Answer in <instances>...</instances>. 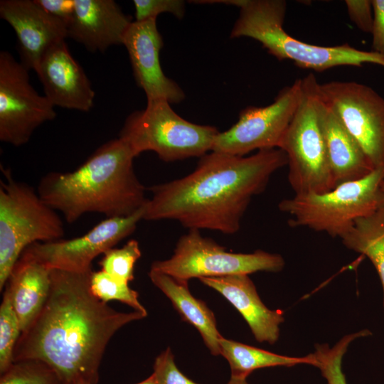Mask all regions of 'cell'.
<instances>
[{
	"mask_svg": "<svg viewBox=\"0 0 384 384\" xmlns=\"http://www.w3.org/2000/svg\"><path fill=\"white\" fill-rule=\"evenodd\" d=\"M284 267V260L279 254L261 250L252 253L228 252L213 240L202 236L200 230H189L179 238L172 256L153 262L150 270L188 282L193 278L278 272Z\"/></svg>",
	"mask_w": 384,
	"mask_h": 384,
	"instance_id": "cell-9",
	"label": "cell"
},
{
	"mask_svg": "<svg viewBox=\"0 0 384 384\" xmlns=\"http://www.w3.org/2000/svg\"><path fill=\"white\" fill-rule=\"evenodd\" d=\"M0 181V290L23 251L36 242L60 240L63 223L34 188L1 167Z\"/></svg>",
	"mask_w": 384,
	"mask_h": 384,
	"instance_id": "cell-6",
	"label": "cell"
},
{
	"mask_svg": "<svg viewBox=\"0 0 384 384\" xmlns=\"http://www.w3.org/2000/svg\"><path fill=\"white\" fill-rule=\"evenodd\" d=\"M319 84L313 73L302 78L298 106L277 147L287 155L288 181L295 195L324 193L334 188L322 124Z\"/></svg>",
	"mask_w": 384,
	"mask_h": 384,
	"instance_id": "cell-5",
	"label": "cell"
},
{
	"mask_svg": "<svg viewBox=\"0 0 384 384\" xmlns=\"http://www.w3.org/2000/svg\"><path fill=\"white\" fill-rule=\"evenodd\" d=\"M152 374L155 384H198L189 379L178 368L169 347L155 358Z\"/></svg>",
	"mask_w": 384,
	"mask_h": 384,
	"instance_id": "cell-29",
	"label": "cell"
},
{
	"mask_svg": "<svg viewBox=\"0 0 384 384\" xmlns=\"http://www.w3.org/2000/svg\"><path fill=\"white\" fill-rule=\"evenodd\" d=\"M218 130L188 122L163 100L147 101L144 110L132 112L124 121L119 138L136 157L147 151L166 162L202 157L212 151Z\"/></svg>",
	"mask_w": 384,
	"mask_h": 384,
	"instance_id": "cell-8",
	"label": "cell"
},
{
	"mask_svg": "<svg viewBox=\"0 0 384 384\" xmlns=\"http://www.w3.org/2000/svg\"><path fill=\"white\" fill-rule=\"evenodd\" d=\"M48 14L63 22L67 27L74 12V0H36Z\"/></svg>",
	"mask_w": 384,
	"mask_h": 384,
	"instance_id": "cell-33",
	"label": "cell"
},
{
	"mask_svg": "<svg viewBox=\"0 0 384 384\" xmlns=\"http://www.w3.org/2000/svg\"><path fill=\"white\" fill-rule=\"evenodd\" d=\"M135 157L122 139L109 140L73 171L45 175L37 192L69 223L87 213L107 218L132 215L148 201L134 171Z\"/></svg>",
	"mask_w": 384,
	"mask_h": 384,
	"instance_id": "cell-3",
	"label": "cell"
},
{
	"mask_svg": "<svg viewBox=\"0 0 384 384\" xmlns=\"http://www.w3.org/2000/svg\"><path fill=\"white\" fill-rule=\"evenodd\" d=\"M199 280L219 292L238 311L258 342L273 344L277 341L279 326L284 321V313L271 310L263 304L247 274L203 277Z\"/></svg>",
	"mask_w": 384,
	"mask_h": 384,
	"instance_id": "cell-18",
	"label": "cell"
},
{
	"mask_svg": "<svg viewBox=\"0 0 384 384\" xmlns=\"http://www.w3.org/2000/svg\"><path fill=\"white\" fill-rule=\"evenodd\" d=\"M75 7L68 26V38L87 50L105 52L123 43L132 23L113 0H74Z\"/></svg>",
	"mask_w": 384,
	"mask_h": 384,
	"instance_id": "cell-17",
	"label": "cell"
},
{
	"mask_svg": "<svg viewBox=\"0 0 384 384\" xmlns=\"http://www.w3.org/2000/svg\"><path fill=\"white\" fill-rule=\"evenodd\" d=\"M135 21L156 18L159 14L169 12L181 18L185 13V2L181 0H134Z\"/></svg>",
	"mask_w": 384,
	"mask_h": 384,
	"instance_id": "cell-30",
	"label": "cell"
},
{
	"mask_svg": "<svg viewBox=\"0 0 384 384\" xmlns=\"http://www.w3.org/2000/svg\"><path fill=\"white\" fill-rule=\"evenodd\" d=\"M28 70L8 51L0 53V140L26 144L40 125L55 118L54 106L29 82Z\"/></svg>",
	"mask_w": 384,
	"mask_h": 384,
	"instance_id": "cell-10",
	"label": "cell"
},
{
	"mask_svg": "<svg viewBox=\"0 0 384 384\" xmlns=\"http://www.w3.org/2000/svg\"><path fill=\"white\" fill-rule=\"evenodd\" d=\"M240 8L231 38L248 37L259 41L279 60H290L305 69L322 72L343 65L374 63L384 67V55L344 43L320 46L299 41L283 28L287 3L283 0H230Z\"/></svg>",
	"mask_w": 384,
	"mask_h": 384,
	"instance_id": "cell-4",
	"label": "cell"
},
{
	"mask_svg": "<svg viewBox=\"0 0 384 384\" xmlns=\"http://www.w3.org/2000/svg\"><path fill=\"white\" fill-rule=\"evenodd\" d=\"M134 78L147 101L163 100L178 103L185 98L181 88L166 77L161 69L159 52L163 47L156 18L132 21L124 37Z\"/></svg>",
	"mask_w": 384,
	"mask_h": 384,
	"instance_id": "cell-14",
	"label": "cell"
},
{
	"mask_svg": "<svg viewBox=\"0 0 384 384\" xmlns=\"http://www.w3.org/2000/svg\"><path fill=\"white\" fill-rule=\"evenodd\" d=\"M345 4L348 16L356 26L363 32L371 33L373 23L372 1L346 0Z\"/></svg>",
	"mask_w": 384,
	"mask_h": 384,
	"instance_id": "cell-31",
	"label": "cell"
},
{
	"mask_svg": "<svg viewBox=\"0 0 384 384\" xmlns=\"http://www.w3.org/2000/svg\"><path fill=\"white\" fill-rule=\"evenodd\" d=\"M45 92L55 107L89 112L95 91L80 65L69 52L65 41L49 48L34 69Z\"/></svg>",
	"mask_w": 384,
	"mask_h": 384,
	"instance_id": "cell-16",
	"label": "cell"
},
{
	"mask_svg": "<svg viewBox=\"0 0 384 384\" xmlns=\"http://www.w3.org/2000/svg\"><path fill=\"white\" fill-rule=\"evenodd\" d=\"M149 277L171 301L181 319L196 329L210 353L220 355L222 336L218 330L215 315L203 301L192 295L188 282L151 270Z\"/></svg>",
	"mask_w": 384,
	"mask_h": 384,
	"instance_id": "cell-21",
	"label": "cell"
},
{
	"mask_svg": "<svg viewBox=\"0 0 384 384\" xmlns=\"http://www.w3.org/2000/svg\"><path fill=\"white\" fill-rule=\"evenodd\" d=\"M381 189L384 192V180L381 183Z\"/></svg>",
	"mask_w": 384,
	"mask_h": 384,
	"instance_id": "cell-36",
	"label": "cell"
},
{
	"mask_svg": "<svg viewBox=\"0 0 384 384\" xmlns=\"http://www.w3.org/2000/svg\"><path fill=\"white\" fill-rule=\"evenodd\" d=\"M370 334V331L364 329L344 336L333 347L326 343L315 346V351L311 353L315 360L314 366L320 370L327 384H347L342 370L343 357L351 343Z\"/></svg>",
	"mask_w": 384,
	"mask_h": 384,
	"instance_id": "cell-24",
	"label": "cell"
},
{
	"mask_svg": "<svg viewBox=\"0 0 384 384\" xmlns=\"http://www.w3.org/2000/svg\"><path fill=\"white\" fill-rule=\"evenodd\" d=\"M76 384H87V383H84V382H79V383H76Z\"/></svg>",
	"mask_w": 384,
	"mask_h": 384,
	"instance_id": "cell-37",
	"label": "cell"
},
{
	"mask_svg": "<svg viewBox=\"0 0 384 384\" xmlns=\"http://www.w3.org/2000/svg\"><path fill=\"white\" fill-rule=\"evenodd\" d=\"M0 17L13 28L21 63L28 70H34L49 48L68 38L66 26L36 0H1Z\"/></svg>",
	"mask_w": 384,
	"mask_h": 384,
	"instance_id": "cell-15",
	"label": "cell"
},
{
	"mask_svg": "<svg viewBox=\"0 0 384 384\" xmlns=\"http://www.w3.org/2000/svg\"><path fill=\"white\" fill-rule=\"evenodd\" d=\"M137 384H155L154 378L153 374L149 375L146 379Z\"/></svg>",
	"mask_w": 384,
	"mask_h": 384,
	"instance_id": "cell-35",
	"label": "cell"
},
{
	"mask_svg": "<svg viewBox=\"0 0 384 384\" xmlns=\"http://www.w3.org/2000/svg\"><path fill=\"white\" fill-rule=\"evenodd\" d=\"M92 270L83 273L51 269L45 304L21 332L14 362L38 360L52 367L65 384H97L105 349L114 334L147 315L119 311L90 288Z\"/></svg>",
	"mask_w": 384,
	"mask_h": 384,
	"instance_id": "cell-1",
	"label": "cell"
},
{
	"mask_svg": "<svg viewBox=\"0 0 384 384\" xmlns=\"http://www.w3.org/2000/svg\"><path fill=\"white\" fill-rule=\"evenodd\" d=\"M220 355L228 361L233 377L247 378L254 370L274 366L290 367L298 364L314 366L311 353L304 357H290L221 337Z\"/></svg>",
	"mask_w": 384,
	"mask_h": 384,
	"instance_id": "cell-22",
	"label": "cell"
},
{
	"mask_svg": "<svg viewBox=\"0 0 384 384\" xmlns=\"http://www.w3.org/2000/svg\"><path fill=\"white\" fill-rule=\"evenodd\" d=\"M286 165L287 155L279 148L250 156L211 151L187 176L149 188L152 197L143 220H174L189 230L235 233L252 197Z\"/></svg>",
	"mask_w": 384,
	"mask_h": 384,
	"instance_id": "cell-2",
	"label": "cell"
},
{
	"mask_svg": "<svg viewBox=\"0 0 384 384\" xmlns=\"http://www.w3.org/2000/svg\"><path fill=\"white\" fill-rule=\"evenodd\" d=\"M51 269L22 253L5 285L23 331L39 313L50 287Z\"/></svg>",
	"mask_w": 384,
	"mask_h": 384,
	"instance_id": "cell-20",
	"label": "cell"
},
{
	"mask_svg": "<svg viewBox=\"0 0 384 384\" xmlns=\"http://www.w3.org/2000/svg\"><path fill=\"white\" fill-rule=\"evenodd\" d=\"M142 252L137 240H129L120 248L107 250L99 262L101 270L116 279L129 283L134 279V270Z\"/></svg>",
	"mask_w": 384,
	"mask_h": 384,
	"instance_id": "cell-28",
	"label": "cell"
},
{
	"mask_svg": "<svg viewBox=\"0 0 384 384\" xmlns=\"http://www.w3.org/2000/svg\"><path fill=\"white\" fill-rule=\"evenodd\" d=\"M321 119L334 188L370 174L375 168L367 155L323 100Z\"/></svg>",
	"mask_w": 384,
	"mask_h": 384,
	"instance_id": "cell-19",
	"label": "cell"
},
{
	"mask_svg": "<svg viewBox=\"0 0 384 384\" xmlns=\"http://www.w3.org/2000/svg\"><path fill=\"white\" fill-rule=\"evenodd\" d=\"M228 384H248L247 378L230 376Z\"/></svg>",
	"mask_w": 384,
	"mask_h": 384,
	"instance_id": "cell-34",
	"label": "cell"
},
{
	"mask_svg": "<svg viewBox=\"0 0 384 384\" xmlns=\"http://www.w3.org/2000/svg\"><path fill=\"white\" fill-rule=\"evenodd\" d=\"M340 238L348 249L365 255L371 261L384 294V205L354 220Z\"/></svg>",
	"mask_w": 384,
	"mask_h": 384,
	"instance_id": "cell-23",
	"label": "cell"
},
{
	"mask_svg": "<svg viewBox=\"0 0 384 384\" xmlns=\"http://www.w3.org/2000/svg\"><path fill=\"white\" fill-rule=\"evenodd\" d=\"M383 180L384 167L377 168L363 178L341 183L331 191L284 199L278 208L291 216L290 226L340 238L354 220L384 205Z\"/></svg>",
	"mask_w": 384,
	"mask_h": 384,
	"instance_id": "cell-7",
	"label": "cell"
},
{
	"mask_svg": "<svg viewBox=\"0 0 384 384\" xmlns=\"http://www.w3.org/2000/svg\"><path fill=\"white\" fill-rule=\"evenodd\" d=\"M0 384H65L49 365L38 360L14 361L2 373Z\"/></svg>",
	"mask_w": 384,
	"mask_h": 384,
	"instance_id": "cell-25",
	"label": "cell"
},
{
	"mask_svg": "<svg viewBox=\"0 0 384 384\" xmlns=\"http://www.w3.org/2000/svg\"><path fill=\"white\" fill-rule=\"evenodd\" d=\"M21 334L10 293L5 288L0 305V374L14 362V351Z\"/></svg>",
	"mask_w": 384,
	"mask_h": 384,
	"instance_id": "cell-27",
	"label": "cell"
},
{
	"mask_svg": "<svg viewBox=\"0 0 384 384\" xmlns=\"http://www.w3.org/2000/svg\"><path fill=\"white\" fill-rule=\"evenodd\" d=\"M302 79L282 89L274 102L265 107L249 106L238 122L219 132L212 151L245 156L255 150L277 148L298 106Z\"/></svg>",
	"mask_w": 384,
	"mask_h": 384,
	"instance_id": "cell-12",
	"label": "cell"
},
{
	"mask_svg": "<svg viewBox=\"0 0 384 384\" xmlns=\"http://www.w3.org/2000/svg\"><path fill=\"white\" fill-rule=\"evenodd\" d=\"M90 288L95 296L106 303L119 301L133 310L147 315L146 308L139 300L138 293L130 288L129 283L116 279L102 270L92 271Z\"/></svg>",
	"mask_w": 384,
	"mask_h": 384,
	"instance_id": "cell-26",
	"label": "cell"
},
{
	"mask_svg": "<svg viewBox=\"0 0 384 384\" xmlns=\"http://www.w3.org/2000/svg\"><path fill=\"white\" fill-rule=\"evenodd\" d=\"M144 207L127 217L106 218L80 237L33 243L23 253L50 269L90 272L95 257L134 232L137 223L143 220Z\"/></svg>",
	"mask_w": 384,
	"mask_h": 384,
	"instance_id": "cell-13",
	"label": "cell"
},
{
	"mask_svg": "<svg viewBox=\"0 0 384 384\" xmlns=\"http://www.w3.org/2000/svg\"><path fill=\"white\" fill-rule=\"evenodd\" d=\"M319 91L373 167H384V98L371 87L353 81L319 84Z\"/></svg>",
	"mask_w": 384,
	"mask_h": 384,
	"instance_id": "cell-11",
	"label": "cell"
},
{
	"mask_svg": "<svg viewBox=\"0 0 384 384\" xmlns=\"http://www.w3.org/2000/svg\"><path fill=\"white\" fill-rule=\"evenodd\" d=\"M372 51L384 55V0H372Z\"/></svg>",
	"mask_w": 384,
	"mask_h": 384,
	"instance_id": "cell-32",
	"label": "cell"
}]
</instances>
